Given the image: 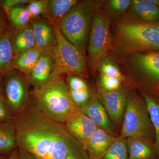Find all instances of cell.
<instances>
[{
  "instance_id": "cell-16",
  "label": "cell",
  "mask_w": 159,
  "mask_h": 159,
  "mask_svg": "<svg viewBox=\"0 0 159 159\" xmlns=\"http://www.w3.org/2000/svg\"><path fill=\"white\" fill-rule=\"evenodd\" d=\"M11 41L15 57L36 48V42L31 24L19 28H11Z\"/></svg>"
},
{
  "instance_id": "cell-34",
  "label": "cell",
  "mask_w": 159,
  "mask_h": 159,
  "mask_svg": "<svg viewBox=\"0 0 159 159\" xmlns=\"http://www.w3.org/2000/svg\"><path fill=\"white\" fill-rule=\"evenodd\" d=\"M7 17L0 8V38L10 29Z\"/></svg>"
},
{
  "instance_id": "cell-3",
  "label": "cell",
  "mask_w": 159,
  "mask_h": 159,
  "mask_svg": "<svg viewBox=\"0 0 159 159\" xmlns=\"http://www.w3.org/2000/svg\"><path fill=\"white\" fill-rule=\"evenodd\" d=\"M116 31L119 45L126 51L159 52V23L128 22L118 25Z\"/></svg>"
},
{
  "instance_id": "cell-30",
  "label": "cell",
  "mask_w": 159,
  "mask_h": 159,
  "mask_svg": "<svg viewBox=\"0 0 159 159\" xmlns=\"http://www.w3.org/2000/svg\"><path fill=\"white\" fill-rule=\"evenodd\" d=\"M70 93L73 102L79 109L88 102L91 97L89 89L79 91L70 90Z\"/></svg>"
},
{
  "instance_id": "cell-17",
  "label": "cell",
  "mask_w": 159,
  "mask_h": 159,
  "mask_svg": "<svg viewBox=\"0 0 159 159\" xmlns=\"http://www.w3.org/2000/svg\"><path fill=\"white\" fill-rule=\"evenodd\" d=\"M129 159H151L156 153L153 142L141 137L126 138Z\"/></svg>"
},
{
  "instance_id": "cell-5",
  "label": "cell",
  "mask_w": 159,
  "mask_h": 159,
  "mask_svg": "<svg viewBox=\"0 0 159 159\" xmlns=\"http://www.w3.org/2000/svg\"><path fill=\"white\" fill-rule=\"evenodd\" d=\"M52 23L56 41V44L51 50L54 63L52 77L67 74L88 78L84 54L63 35L56 22Z\"/></svg>"
},
{
  "instance_id": "cell-25",
  "label": "cell",
  "mask_w": 159,
  "mask_h": 159,
  "mask_svg": "<svg viewBox=\"0 0 159 159\" xmlns=\"http://www.w3.org/2000/svg\"><path fill=\"white\" fill-rule=\"evenodd\" d=\"M100 159H129L126 139L117 137Z\"/></svg>"
},
{
  "instance_id": "cell-4",
  "label": "cell",
  "mask_w": 159,
  "mask_h": 159,
  "mask_svg": "<svg viewBox=\"0 0 159 159\" xmlns=\"http://www.w3.org/2000/svg\"><path fill=\"white\" fill-rule=\"evenodd\" d=\"M131 55L128 65L132 81L142 93L159 102V52Z\"/></svg>"
},
{
  "instance_id": "cell-36",
  "label": "cell",
  "mask_w": 159,
  "mask_h": 159,
  "mask_svg": "<svg viewBox=\"0 0 159 159\" xmlns=\"http://www.w3.org/2000/svg\"><path fill=\"white\" fill-rule=\"evenodd\" d=\"M18 148H16L9 156L8 159H17Z\"/></svg>"
},
{
  "instance_id": "cell-18",
  "label": "cell",
  "mask_w": 159,
  "mask_h": 159,
  "mask_svg": "<svg viewBox=\"0 0 159 159\" xmlns=\"http://www.w3.org/2000/svg\"><path fill=\"white\" fill-rule=\"evenodd\" d=\"M43 51L35 48L16 56L11 64V68L27 77L34 68Z\"/></svg>"
},
{
  "instance_id": "cell-31",
  "label": "cell",
  "mask_w": 159,
  "mask_h": 159,
  "mask_svg": "<svg viewBox=\"0 0 159 159\" xmlns=\"http://www.w3.org/2000/svg\"><path fill=\"white\" fill-rule=\"evenodd\" d=\"M67 85L69 89L72 91H79L89 89V86L84 79L78 75L68 74Z\"/></svg>"
},
{
  "instance_id": "cell-20",
  "label": "cell",
  "mask_w": 159,
  "mask_h": 159,
  "mask_svg": "<svg viewBox=\"0 0 159 159\" xmlns=\"http://www.w3.org/2000/svg\"><path fill=\"white\" fill-rule=\"evenodd\" d=\"M16 148L14 122L0 123V156L11 154Z\"/></svg>"
},
{
  "instance_id": "cell-29",
  "label": "cell",
  "mask_w": 159,
  "mask_h": 159,
  "mask_svg": "<svg viewBox=\"0 0 159 159\" xmlns=\"http://www.w3.org/2000/svg\"><path fill=\"white\" fill-rule=\"evenodd\" d=\"M14 115L2 95H0V123L13 122Z\"/></svg>"
},
{
  "instance_id": "cell-38",
  "label": "cell",
  "mask_w": 159,
  "mask_h": 159,
  "mask_svg": "<svg viewBox=\"0 0 159 159\" xmlns=\"http://www.w3.org/2000/svg\"><path fill=\"white\" fill-rule=\"evenodd\" d=\"M144 1L151 5L158 6V0H144Z\"/></svg>"
},
{
  "instance_id": "cell-1",
  "label": "cell",
  "mask_w": 159,
  "mask_h": 159,
  "mask_svg": "<svg viewBox=\"0 0 159 159\" xmlns=\"http://www.w3.org/2000/svg\"><path fill=\"white\" fill-rule=\"evenodd\" d=\"M17 147L38 159H90L64 123L51 119L32 99L13 119Z\"/></svg>"
},
{
  "instance_id": "cell-24",
  "label": "cell",
  "mask_w": 159,
  "mask_h": 159,
  "mask_svg": "<svg viewBox=\"0 0 159 159\" xmlns=\"http://www.w3.org/2000/svg\"><path fill=\"white\" fill-rule=\"evenodd\" d=\"M7 19L12 29L22 28L29 25L31 19V15L26 7L19 6L5 10Z\"/></svg>"
},
{
  "instance_id": "cell-23",
  "label": "cell",
  "mask_w": 159,
  "mask_h": 159,
  "mask_svg": "<svg viewBox=\"0 0 159 159\" xmlns=\"http://www.w3.org/2000/svg\"><path fill=\"white\" fill-rule=\"evenodd\" d=\"M142 93L148 108L154 131L156 154L159 159V102L147 94L143 93Z\"/></svg>"
},
{
  "instance_id": "cell-27",
  "label": "cell",
  "mask_w": 159,
  "mask_h": 159,
  "mask_svg": "<svg viewBox=\"0 0 159 159\" xmlns=\"http://www.w3.org/2000/svg\"><path fill=\"white\" fill-rule=\"evenodd\" d=\"M100 71L101 74L108 77L117 78L122 82L124 80V77L119 68L114 63L109 61H105L101 63Z\"/></svg>"
},
{
  "instance_id": "cell-7",
  "label": "cell",
  "mask_w": 159,
  "mask_h": 159,
  "mask_svg": "<svg viewBox=\"0 0 159 159\" xmlns=\"http://www.w3.org/2000/svg\"><path fill=\"white\" fill-rule=\"evenodd\" d=\"M141 137L155 142V134L145 100L129 95L119 137Z\"/></svg>"
},
{
  "instance_id": "cell-9",
  "label": "cell",
  "mask_w": 159,
  "mask_h": 159,
  "mask_svg": "<svg viewBox=\"0 0 159 159\" xmlns=\"http://www.w3.org/2000/svg\"><path fill=\"white\" fill-rule=\"evenodd\" d=\"M111 37L109 24L99 9L93 16L89 37L88 52L91 62L96 64L110 47Z\"/></svg>"
},
{
  "instance_id": "cell-35",
  "label": "cell",
  "mask_w": 159,
  "mask_h": 159,
  "mask_svg": "<svg viewBox=\"0 0 159 159\" xmlns=\"http://www.w3.org/2000/svg\"><path fill=\"white\" fill-rule=\"evenodd\" d=\"M17 159H38L33 154L18 148Z\"/></svg>"
},
{
  "instance_id": "cell-14",
  "label": "cell",
  "mask_w": 159,
  "mask_h": 159,
  "mask_svg": "<svg viewBox=\"0 0 159 159\" xmlns=\"http://www.w3.org/2000/svg\"><path fill=\"white\" fill-rule=\"evenodd\" d=\"M117 137L116 135L98 127L86 147L90 159H101Z\"/></svg>"
},
{
  "instance_id": "cell-37",
  "label": "cell",
  "mask_w": 159,
  "mask_h": 159,
  "mask_svg": "<svg viewBox=\"0 0 159 159\" xmlns=\"http://www.w3.org/2000/svg\"><path fill=\"white\" fill-rule=\"evenodd\" d=\"M3 74L0 73V95L3 94Z\"/></svg>"
},
{
  "instance_id": "cell-11",
  "label": "cell",
  "mask_w": 159,
  "mask_h": 159,
  "mask_svg": "<svg viewBox=\"0 0 159 159\" xmlns=\"http://www.w3.org/2000/svg\"><path fill=\"white\" fill-rule=\"evenodd\" d=\"M64 124L70 133L82 144L85 149L89 140L98 128L97 125L80 110L71 117Z\"/></svg>"
},
{
  "instance_id": "cell-19",
  "label": "cell",
  "mask_w": 159,
  "mask_h": 159,
  "mask_svg": "<svg viewBox=\"0 0 159 159\" xmlns=\"http://www.w3.org/2000/svg\"><path fill=\"white\" fill-rule=\"evenodd\" d=\"M132 9L139 20L150 23H159V7L146 2L144 0L132 1Z\"/></svg>"
},
{
  "instance_id": "cell-8",
  "label": "cell",
  "mask_w": 159,
  "mask_h": 159,
  "mask_svg": "<svg viewBox=\"0 0 159 159\" xmlns=\"http://www.w3.org/2000/svg\"><path fill=\"white\" fill-rule=\"evenodd\" d=\"M29 83L23 74L13 68L3 74V95L14 116L29 104Z\"/></svg>"
},
{
  "instance_id": "cell-32",
  "label": "cell",
  "mask_w": 159,
  "mask_h": 159,
  "mask_svg": "<svg viewBox=\"0 0 159 159\" xmlns=\"http://www.w3.org/2000/svg\"><path fill=\"white\" fill-rule=\"evenodd\" d=\"M131 3L130 0H111L109 1L108 5L114 11H121L128 9Z\"/></svg>"
},
{
  "instance_id": "cell-33",
  "label": "cell",
  "mask_w": 159,
  "mask_h": 159,
  "mask_svg": "<svg viewBox=\"0 0 159 159\" xmlns=\"http://www.w3.org/2000/svg\"><path fill=\"white\" fill-rule=\"evenodd\" d=\"M31 0H2L0 1V6L4 10L12 9L19 6L28 4Z\"/></svg>"
},
{
  "instance_id": "cell-6",
  "label": "cell",
  "mask_w": 159,
  "mask_h": 159,
  "mask_svg": "<svg viewBox=\"0 0 159 159\" xmlns=\"http://www.w3.org/2000/svg\"><path fill=\"white\" fill-rule=\"evenodd\" d=\"M94 7L91 1L80 3L57 22L63 35L84 54Z\"/></svg>"
},
{
  "instance_id": "cell-28",
  "label": "cell",
  "mask_w": 159,
  "mask_h": 159,
  "mask_svg": "<svg viewBox=\"0 0 159 159\" xmlns=\"http://www.w3.org/2000/svg\"><path fill=\"white\" fill-rule=\"evenodd\" d=\"M99 84L102 89L101 91L112 92L121 88L122 81L117 78L108 77L101 74Z\"/></svg>"
},
{
  "instance_id": "cell-12",
  "label": "cell",
  "mask_w": 159,
  "mask_h": 159,
  "mask_svg": "<svg viewBox=\"0 0 159 159\" xmlns=\"http://www.w3.org/2000/svg\"><path fill=\"white\" fill-rule=\"evenodd\" d=\"M79 110L88 117L97 127L116 135L113 124L97 96H91L88 102Z\"/></svg>"
},
{
  "instance_id": "cell-13",
  "label": "cell",
  "mask_w": 159,
  "mask_h": 159,
  "mask_svg": "<svg viewBox=\"0 0 159 159\" xmlns=\"http://www.w3.org/2000/svg\"><path fill=\"white\" fill-rule=\"evenodd\" d=\"M54 72V63L51 51H44L31 73L26 77L29 84L39 88L48 82Z\"/></svg>"
},
{
  "instance_id": "cell-21",
  "label": "cell",
  "mask_w": 159,
  "mask_h": 159,
  "mask_svg": "<svg viewBox=\"0 0 159 159\" xmlns=\"http://www.w3.org/2000/svg\"><path fill=\"white\" fill-rule=\"evenodd\" d=\"M10 29L0 38V73L4 74L11 68L15 56L11 41Z\"/></svg>"
},
{
  "instance_id": "cell-22",
  "label": "cell",
  "mask_w": 159,
  "mask_h": 159,
  "mask_svg": "<svg viewBox=\"0 0 159 159\" xmlns=\"http://www.w3.org/2000/svg\"><path fill=\"white\" fill-rule=\"evenodd\" d=\"M77 0H48L46 15L51 22H57L77 5Z\"/></svg>"
},
{
  "instance_id": "cell-39",
  "label": "cell",
  "mask_w": 159,
  "mask_h": 159,
  "mask_svg": "<svg viewBox=\"0 0 159 159\" xmlns=\"http://www.w3.org/2000/svg\"><path fill=\"white\" fill-rule=\"evenodd\" d=\"M9 155H4V156H0V159H9Z\"/></svg>"
},
{
  "instance_id": "cell-15",
  "label": "cell",
  "mask_w": 159,
  "mask_h": 159,
  "mask_svg": "<svg viewBox=\"0 0 159 159\" xmlns=\"http://www.w3.org/2000/svg\"><path fill=\"white\" fill-rule=\"evenodd\" d=\"M30 23L35 38L36 48L43 51H51L56 43L52 25L48 21L39 19L31 20Z\"/></svg>"
},
{
  "instance_id": "cell-10",
  "label": "cell",
  "mask_w": 159,
  "mask_h": 159,
  "mask_svg": "<svg viewBox=\"0 0 159 159\" xmlns=\"http://www.w3.org/2000/svg\"><path fill=\"white\" fill-rule=\"evenodd\" d=\"M129 95L121 88L112 92L100 91L98 97L112 123L119 124L124 117Z\"/></svg>"
},
{
  "instance_id": "cell-26",
  "label": "cell",
  "mask_w": 159,
  "mask_h": 159,
  "mask_svg": "<svg viewBox=\"0 0 159 159\" xmlns=\"http://www.w3.org/2000/svg\"><path fill=\"white\" fill-rule=\"evenodd\" d=\"M48 0H31L26 6L31 19H34L41 15H46L48 11Z\"/></svg>"
},
{
  "instance_id": "cell-40",
  "label": "cell",
  "mask_w": 159,
  "mask_h": 159,
  "mask_svg": "<svg viewBox=\"0 0 159 159\" xmlns=\"http://www.w3.org/2000/svg\"><path fill=\"white\" fill-rule=\"evenodd\" d=\"M158 6L159 7V0H158Z\"/></svg>"
},
{
  "instance_id": "cell-2",
  "label": "cell",
  "mask_w": 159,
  "mask_h": 159,
  "mask_svg": "<svg viewBox=\"0 0 159 159\" xmlns=\"http://www.w3.org/2000/svg\"><path fill=\"white\" fill-rule=\"evenodd\" d=\"M38 107L51 119L65 123L79 110L71 99L67 84L60 76H54L48 82L31 92Z\"/></svg>"
}]
</instances>
